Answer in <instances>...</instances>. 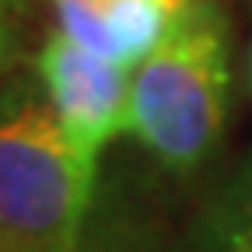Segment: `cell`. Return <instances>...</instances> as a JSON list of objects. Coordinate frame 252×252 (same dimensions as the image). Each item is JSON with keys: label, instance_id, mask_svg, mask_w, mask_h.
<instances>
[{"label": "cell", "instance_id": "cell-6", "mask_svg": "<svg viewBox=\"0 0 252 252\" xmlns=\"http://www.w3.org/2000/svg\"><path fill=\"white\" fill-rule=\"evenodd\" d=\"M7 42H11V28H7V14L0 11V67L7 60Z\"/></svg>", "mask_w": 252, "mask_h": 252}, {"label": "cell", "instance_id": "cell-5", "mask_svg": "<svg viewBox=\"0 0 252 252\" xmlns=\"http://www.w3.org/2000/svg\"><path fill=\"white\" fill-rule=\"evenodd\" d=\"M224 252H252V228H242V231L231 238V245H228Z\"/></svg>", "mask_w": 252, "mask_h": 252}, {"label": "cell", "instance_id": "cell-8", "mask_svg": "<svg viewBox=\"0 0 252 252\" xmlns=\"http://www.w3.org/2000/svg\"><path fill=\"white\" fill-rule=\"evenodd\" d=\"M249 84H252V53H249Z\"/></svg>", "mask_w": 252, "mask_h": 252}, {"label": "cell", "instance_id": "cell-2", "mask_svg": "<svg viewBox=\"0 0 252 252\" xmlns=\"http://www.w3.org/2000/svg\"><path fill=\"white\" fill-rule=\"evenodd\" d=\"M228 94V18L214 0H193L165 46L133 70L130 133L168 172H193L220 140Z\"/></svg>", "mask_w": 252, "mask_h": 252}, {"label": "cell", "instance_id": "cell-7", "mask_svg": "<svg viewBox=\"0 0 252 252\" xmlns=\"http://www.w3.org/2000/svg\"><path fill=\"white\" fill-rule=\"evenodd\" d=\"M18 4H21V0H0V11H4V14H7V11H14Z\"/></svg>", "mask_w": 252, "mask_h": 252}, {"label": "cell", "instance_id": "cell-4", "mask_svg": "<svg viewBox=\"0 0 252 252\" xmlns=\"http://www.w3.org/2000/svg\"><path fill=\"white\" fill-rule=\"evenodd\" d=\"M60 32L126 70L151 60L193 0H49Z\"/></svg>", "mask_w": 252, "mask_h": 252}, {"label": "cell", "instance_id": "cell-1", "mask_svg": "<svg viewBox=\"0 0 252 252\" xmlns=\"http://www.w3.org/2000/svg\"><path fill=\"white\" fill-rule=\"evenodd\" d=\"M98 158L84 154L42 84L0 91V252H77Z\"/></svg>", "mask_w": 252, "mask_h": 252}, {"label": "cell", "instance_id": "cell-3", "mask_svg": "<svg viewBox=\"0 0 252 252\" xmlns=\"http://www.w3.org/2000/svg\"><path fill=\"white\" fill-rule=\"evenodd\" d=\"M35 74L63 130L84 154L98 158L109 140L130 130L133 70L53 32L35 56Z\"/></svg>", "mask_w": 252, "mask_h": 252}]
</instances>
